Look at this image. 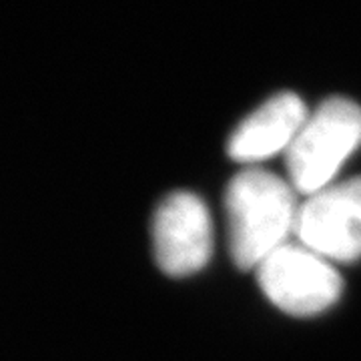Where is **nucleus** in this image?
Listing matches in <instances>:
<instances>
[{
	"label": "nucleus",
	"mask_w": 361,
	"mask_h": 361,
	"mask_svg": "<svg viewBox=\"0 0 361 361\" xmlns=\"http://www.w3.org/2000/svg\"><path fill=\"white\" fill-rule=\"evenodd\" d=\"M295 233L317 255L341 263L361 259V177L311 195L299 205Z\"/></svg>",
	"instance_id": "20e7f679"
},
{
	"label": "nucleus",
	"mask_w": 361,
	"mask_h": 361,
	"mask_svg": "<svg viewBox=\"0 0 361 361\" xmlns=\"http://www.w3.org/2000/svg\"><path fill=\"white\" fill-rule=\"evenodd\" d=\"M261 291L275 307L289 315L307 317L336 303L343 281L329 263L307 247H277L257 265Z\"/></svg>",
	"instance_id": "7ed1b4c3"
},
{
	"label": "nucleus",
	"mask_w": 361,
	"mask_h": 361,
	"mask_svg": "<svg viewBox=\"0 0 361 361\" xmlns=\"http://www.w3.org/2000/svg\"><path fill=\"white\" fill-rule=\"evenodd\" d=\"M295 189L259 167L237 173L225 193L229 251L239 269H253L295 231Z\"/></svg>",
	"instance_id": "f257e3e1"
},
{
	"label": "nucleus",
	"mask_w": 361,
	"mask_h": 361,
	"mask_svg": "<svg viewBox=\"0 0 361 361\" xmlns=\"http://www.w3.org/2000/svg\"><path fill=\"white\" fill-rule=\"evenodd\" d=\"M155 259L171 277H189L213 253V225L205 201L189 191L167 195L153 217Z\"/></svg>",
	"instance_id": "39448f33"
},
{
	"label": "nucleus",
	"mask_w": 361,
	"mask_h": 361,
	"mask_svg": "<svg viewBox=\"0 0 361 361\" xmlns=\"http://www.w3.org/2000/svg\"><path fill=\"white\" fill-rule=\"evenodd\" d=\"M360 145V104L345 97L325 99L285 151L291 187L310 197L325 189Z\"/></svg>",
	"instance_id": "f03ea898"
},
{
	"label": "nucleus",
	"mask_w": 361,
	"mask_h": 361,
	"mask_svg": "<svg viewBox=\"0 0 361 361\" xmlns=\"http://www.w3.org/2000/svg\"><path fill=\"white\" fill-rule=\"evenodd\" d=\"M307 118V106L295 92H279L233 130L227 153L235 163L265 161L287 151Z\"/></svg>",
	"instance_id": "423d86ee"
}]
</instances>
